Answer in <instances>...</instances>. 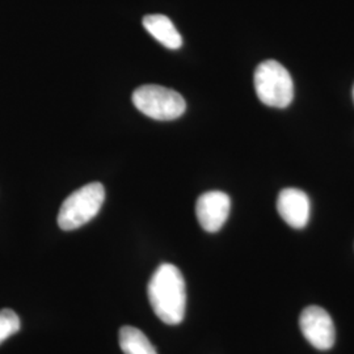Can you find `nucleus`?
I'll return each instance as SVG.
<instances>
[{
    "instance_id": "20e7f679",
    "label": "nucleus",
    "mask_w": 354,
    "mask_h": 354,
    "mask_svg": "<svg viewBox=\"0 0 354 354\" xmlns=\"http://www.w3.org/2000/svg\"><path fill=\"white\" fill-rule=\"evenodd\" d=\"M131 99L140 113L158 121L176 120L187 109V102L178 92L155 84L136 89Z\"/></svg>"
},
{
    "instance_id": "39448f33",
    "label": "nucleus",
    "mask_w": 354,
    "mask_h": 354,
    "mask_svg": "<svg viewBox=\"0 0 354 354\" xmlns=\"http://www.w3.org/2000/svg\"><path fill=\"white\" fill-rule=\"evenodd\" d=\"M299 327L306 340L319 351H328L335 344V326L328 313L317 306L304 308Z\"/></svg>"
},
{
    "instance_id": "6e6552de",
    "label": "nucleus",
    "mask_w": 354,
    "mask_h": 354,
    "mask_svg": "<svg viewBox=\"0 0 354 354\" xmlns=\"http://www.w3.org/2000/svg\"><path fill=\"white\" fill-rule=\"evenodd\" d=\"M143 26L156 41L167 49L176 50L183 45V37L174 23L165 15H147L143 17Z\"/></svg>"
},
{
    "instance_id": "1a4fd4ad",
    "label": "nucleus",
    "mask_w": 354,
    "mask_h": 354,
    "mask_svg": "<svg viewBox=\"0 0 354 354\" xmlns=\"http://www.w3.org/2000/svg\"><path fill=\"white\" fill-rule=\"evenodd\" d=\"M120 346L125 354H158L146 335L130 326L120 329Z\"/></svg>"
},
{
    "instance_id": "423d86ee",
    "label": "nucleus",
    "mask_w": 354,
    "mask_h": 354,
    "mask_svg": "<svg viewBox=\"0 0 354 354\" xmlns=\"http://www.w3.org/2000/svg\"><path fill=\"white\" fill-rule=\"evenodd\" d=\"M231 200L226 193L212 190L201 194L196 203V215L201 227L207 232H216L227 221Z\"/></svg>"
},
{
    "instance_id": "9b49d317",
    "label": "nucleus",
    "mask_w": 354,
    "mask_h": 354,
    "mask_svg": "<svg viewBox=\"0 0 354 354\" xmlns=\"http://www.w3.org/2000/svg\"><path fill=\"white\" fill-rule=\"evenodd\" d=\"M353 96H354V89H353Z\"/></svg>"
},
{
    "instance_id": "f03ea898",
    "label": "nucleus",
    "mask_w": 354,
    "mask_h": 354,
    "mask_svg": "<svg viewBox=\"0 0 354 354\" xmlns=\"http://www.w3.org/2000/svg\"><path fill=\"white\" fill-rule=\"evenodd\" d=\"M105 189L100 183H91L64 200L58 213V226L64 231L80 228L92 221L102 209Z\"/></svg>"
},
{
    "instance_id": "7ed1b4c3",
    "label": "nucleus",
    "mask_w": 354,
    "mask_h": 354,
    "mask_svg": "<svg viewBox=\"0 0 354 354\" xmlns=\"http://www.w3.org/2000/svg\"><path fill=\"white\" fill-rule=\"evenodd\" d=\"M254 89L260 102L273 108H286L294 97L289 71L277 61H266L254 71Z\"/></svg>"
},
{
    "instance_id": "f257e3e1",
    "label": "nucleus",
    "mask_w": 354,
    "mask_h": 354,
    "mask_svg": "<svg viewBox=\"0 0 354 354\" xmlns=\"http://www.w3.org/2000/svg\"><path fill=\"white\" fill-rule=\"evenodd\" d=\"M153 313L165 324H180L185 317L187 290L185 281L172 264H162L153 272L147 288Z\"/></svg>"
},
{
    "instance_id": "0eeeda50",
    "label": "nucleus",
    "mask_w": 354,
    "mask_h": 354,
    "mask_svg": "<svg viewBox=\"0 0 354 354\" xmlns=\"http://www.w3.org/2000/svg\"><path fill=\"white\" fill-rule=\"evenodd\" d=\"M277 210L281 218L292 228H304L310 219V198L302 190L288 188L279 193Z\"/></svg>"
},
{
    "instance_id": "9d476101",
    "label": "nucleus",
    "mask_w": 354,
    "mask_h": 354,
    "mask_svg": "<svg viewBox=\"0 0 354 354\" xmlns=\"http://www.w3.org/2000/svg\"><path fill=\"white\" fill-rule=\"evenodd\" d=\"M20 330V319L12 310H0V344Z\"/></svg>"
}]
</instances>
